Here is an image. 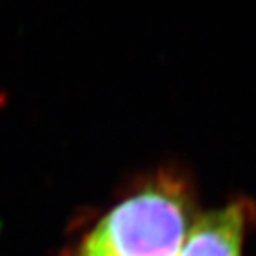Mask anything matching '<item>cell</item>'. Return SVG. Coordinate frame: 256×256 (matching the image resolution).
<instances>
[{
    "label": "cell",
    "mask_w": 256,
    "mask_h": 256,
    "mask_svg": "<svg viewBox=\"0 0 256 256\" xmlns=\"http://www.w3.org/2000/svg\"><path fill=\"white\" fill-rule=\"evenodd\" d=\"M248 216L244 201L204 214L196 219L178 256H242Z\"/></svg>",
    "instance_id": "cell-2"
},
{
    "label": "cell",
    "mask_w": 256,
    "mask_h": 256,
    "mask_svg": "<svg viewBox=\"0 0 256 256\" xmlns=\"http://www.w3.org/2000/svg\"><path fill=\"white\" fill-rule=\"evenodd\" d=\"M194 222L188 185L162 174L112 208L86 236L78 256H178Z\"/></svg>",
    "instance_id": "cell-1"
}]
</instances>
